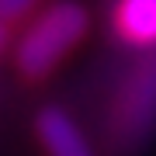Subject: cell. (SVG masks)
Returning a JSON list of instances; mask_svg holds the SVG:
<instances>
[{
    "instance_id": "cell-6",
    "label": "cell",
    "mask_w": 156,
    "mask_h": 156,
    "mask_svg": "<svg viewBox=\"0 0 156 156\" xmlns=\"http://www.w3.org/2000/svg\"><path fill=\"white\" fill-rule=\"evenodd\" d=\"M4 42H7V24L0 21V49H4Z\"/></svg>"
},
{
    "instance_id": "cell-1",
    "label": "cell",
    "mask_w": 156,
    "mask_h": 156,
    "mask_svg": "<svg viewBox=\"0 0 156 156\" xmlns=\"http://www.w3.org/2000/svg\"><path fill=\"white\" fill-rule=\"evenodd\" d=\"M90 28V14L80 0H56L38 17H31V24L17 35L14 42V66L24 80L38 83L45 80L62 59L83 42Z\"/></svg>"
},
{
    "instance_id": "cell-3",
    "label": "cell",
    "mask_w": 156,
    "mask_h": 156,
    "mask_svg": "<svg viewBox=\"0 0 156 156\" xmlns=\"http://www.w3.org/2000/svg\"><path fill=\"white\" fill-rule=\"evenodd\" d=\"M35 135H38L45 156H97L90 149L83 128L76 125V118L62 108L49 104L42 108L38 118H35Z\"/></svg>"
},
{
    "instance_id": "cell-5",
    "label": "cell",
    "mask_w": 156,
    "mask_h": 156,
    "mask_svg": "<svg viewBox=\"0 0 156 156\" xmlns=\"http://www.w3.org/2000/svg\"><path fill=\"white\" fill-rule=\"evenodd\" d=\"M38 4H42V0H0V21L11 28L14 21H21L24 14H31Z\"/></svg>"
},
{
    "instance_id": "cell-4",
    "label": "cell",
    "mask_w": 156,
    "mask_h": 156,
    "mask_svg": "<svg viewBox=\"0 0 156 156\" xmlns=\"http://www.w3.org/2000/svg\"><path fill=\"white\" fill-rule=\"evenodd\" d=\"M111 28L122 42L135 49L156 45V0H115Z\"/></svg>"
},
{
    "instance_id": "cell-2",
    "label": "cell",
    "mask_w": 156,
    "mask_h": 156,
    "mask_svg": "<svg viewBox=\"0 0 156 156\" xmlns=\"http://www.w3.org/2000/svg\"><path fill=\"white\" fill-rule=\"evenodd\" d=\"M108 149L115 156H135L156 135V52L142 56L125 73L108 108Z\"/></svg>"
}]
</instances>
